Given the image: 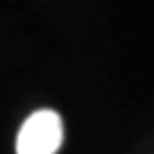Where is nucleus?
Returning a JSON list of instances; mask_svg holds the SVG:
<instances>
[{
	"label": "nucleus",
	"mask_w": 154,
	"mask_h": 154,
	"mask_svg": "<svg viewBox=\"0 0 154 154\" xmlns=\"http://www.w3.org/2000/svg\"><path fill=\"white\" fill-rule=\"evenodd\" d=\"M62 120L55 110H37L21 124L16 154H55L62 145Z\"/></svg>",
	"instance_id": "1"
}]
</instances>
